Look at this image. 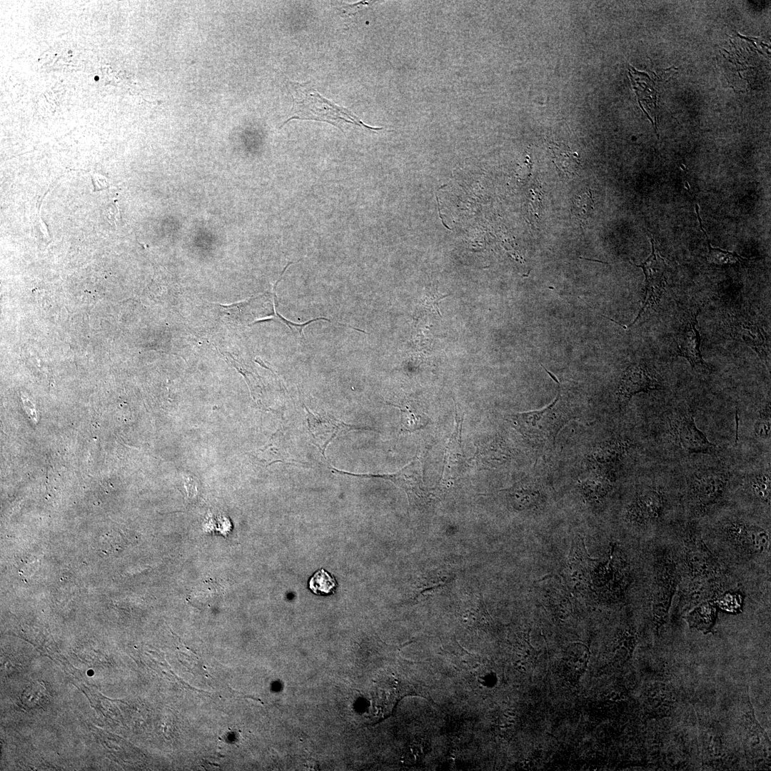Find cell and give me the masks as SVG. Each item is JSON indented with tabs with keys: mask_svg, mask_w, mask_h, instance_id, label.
Instances as JSON below:
<instances>
[{
	"mask_svg": "<svg viewBox=\"0 0 771 771\" xmlns=\"http://www.w3.org/2000/svg\"><path fill=\"white\" fill-rule=\"evenodd\" d=\"M683 543L680 570L685 584L681 597L695 606L722 593L725 573L698 535L689 532Z\"/></svg>",
	"mask_w": 771,
	"mask_h": 771,
	"instance_id": "6da1fadb",
	"label": "cell"
},
{
	"mask_svg": "<svg viewBox=\"0 0 771 771\" xmlns=\"http://www.w3.org/2000/svg\"><path fill=\"white\" fill-rule=\"evenodd\" d=\"M287 88L293 99L291 116L279 128L293 119L313 120L327 122L338 127L344 134L340 124L342 122L378 131L383 128H373L366 125L360 119L346 109L341 107L322 96L308 83L289 81Z\"/></svg>",
	"mask_w": 771,
	"mask_h": 771,
	"instance_id": "7a4b0ae2",
	"label": "cell"
},
{
	"mask_svg": "<svg viewBox=\"0 0 771 771\" xmlns=\"http://www.w3.org/2000/svg\"><path fill=\"white\" fill-rule=\"evenodd\" d=\"M571 418L560 388L554 400L543 409L508 415L509 420L523 435L542 443H554L559 430Z\"/></svg>",
	"mask_w": 771,
	"mask_h": 771,
	"instance_id": "3957f363",
	"label": "cell"
},
{
	"mask_svg": "<svg viewBox=\"0 0 771 771\" xmlns=\"http://www.w3.org/2000/svg\"><path fill=\"white\" fill-rule=\"evenodd\" d=\"M680 578L677 563L670 553L662 551L658 553L650 591L652 612L658 623L667 613Z\"/></svg>",
	"mask_w": 771,
	"mask_h": 771,
	"instance_id": "277c9868",
	"label": "cell"
},
{
	"mask_svg": "<svg viewBox=\"0 0 771 771\" xmlns=\"http://www.w3.org/2000/svg\"><path fill=\"white\" fill-rule=\"evenodd\" d=\"M720 536L733 550L745 556L770 554V533L757 524L730 520L720 526Z\"/></svg>",
	"mask_w": 771,
	"mask_h": 771,
	"instance_id": "5b68a950",
	"label": "cell"
},
{
	"mask_svg": "<svg viewBox=\"0 0 771 771\" xmlns=\"http://www.w3.org/2000/svg\"><path fill=\"white\" fill-rule=\"evenodd\" d=\"M651 242L650 256L640 265L635 264V266L642 268L645 276V298L642 308L630 326L638 321L647 319L654 312L665 288L667 264L657 249L652 238Z\"/></svg>",
	"mask_w": 771,
	"mask_h": 771,
	"instance_id": "8992f818",
	"label": "cell"
},
{
	"mask_svg": "<svg viewBox=\"0 0 771 771\" xmlns=\"http://www.w3.org/2000/svg\"><path fill=\"white\" fill-rule=\"evenodd\" d=\"M332 470L334 473L341 475L358 478H378L390 480L405 490L410 503L423 505L430 500L431 493L424 484L420 470V464L418 460H413L400 470L390 474H358L340 470L333 467Z\"/></svg>",
	"mask_w": 771,
	"mask_h": 771,
	"instance_id": "52a82bcc",
	"label": "cell"
},
{
	"mask_svg": "<svg viewBox=\"0 0 771 771\" xmlns=\"http://www.w3.org/2000/svg\"><path fill=\"white\" fill-rule=\"evenodd\" d=\"M660 387L659 378L647 365L633 363L627 368L620 380L617 392L619 404L625 407L634 395L647 393Z\"/></svg>",
	"mask_w": 771,
	"mask_h": 771,
	"instance_id": "ba28073f",
	"label": "cell"
},
{
	"mask_svg": "<svg viewBox=\"0 0 771 771\" xmlns=\"http://www.w3.org/2000/svg\"><path fill=\"white\" fill-rule=\"evenodd\" d=\"M665 497L658 490L648 488L640 492L629 507V520L640 525L659 520L665 508Z\"/></svg>",
	"mask_w": 771,
	"mask_h": 771,
	"instance_id": "9c48e42d",
	"label": "cell"
},
{
	"mask_svg": "<svg viewBox=\"0 0 771 771\" xmlns=\"http://www.w3.org/2000/svg\"><path fill=\"white\" fill-rule=\"evenodd\" d=\"M727 483L722 473H705L692 478L690 495L694 505L700 510L717 502L722 497Z\"/></svg>",
	"mask_w": 771,
	"mask_h": 771,
	"instance_id": "30bf717a",
	"label": "cell"
},
{
	"mask_svg": "<svg viewBox=\"0 0 771 771\" xmlns=\"http://www.w3.org/2000/svg\"><path fill=\"white\" fill-rule=\"evenodd\" d=\"M306 408L307 424L313 443L318 448L323 456L328 445L338 433L354 429V426L346 424L333 416L312 413Z\"/></svg>",
	"mask_w": 771,
	"mask_h": 771,
	"instance_id": "8fae6325",
	"label": "cell"
},
{
	"mask_svg": "<svg viewBox=\"0 0 771 771\" xmlns=\"http://www.w3.org/2000/svg\"><path fill=\"white\" fill-rule=\"evenodd\" d=\"M730 328L735 339L745 343L766 364H770V338L761 327L746 319L734 317L730 320Z\"/></svg>",
	"mask_w": 771,
	"mask_h": 771,
	"instance_id": "7c38bea8",
	"label": "cell"
},
{
	"mask_svg": "<svg viewBox=\"0 0 771 771\" xmlns=\"http://www.w3.org/2000/svg\"><path fill=\"white\" fill-rule=\"evenodd\" d=\"M674 428L680 445L685 450L708 454L717 451V445L710 442L705 434L697 427L692 415L685 414L676 419Z\"/></svg>",
	"mask_w": 771,
	"mask_h": 771,
	"instance_id": "4fadbf2b",
	"label": "cell"
},
{
	"mask_svg": "<svg viewBox=\"0 0 771 771\" xmlns=\"http://www.w3.org/2000/svg\"><path fill=\"white\" fill-rule=\"evenodd\" d=\"M697 313L693 315L680 328L677 336V353L686 358L692 368H707L700 350V336L696 328Z\"/></svg>",
	"mask_w": 771,
	"mask_h": 771,
	"instance_id": "5bb4252c",
	"label": "cell"
},
{
	"mask_svg": "<svg viewBox=\"0 0 771 771\" xmlns=\"http://www.w3.org/2000/svg\"><path fill=\"white\" fill-rule=\"evenodd\" d=\"M460 601V617L461 621L469 627L484 625L488 620V613L480 594H471L465 596Z\"/></svg>",
	"mask_w": 771,
	"mask_h": 771,
	"instance_id": "9a60e30c",
	"label": "cell"
},
{
	"mask_svg": "<svg viewBox=\"0 0 771 771\" xmlns=\"http://www.w3.org/2000/svg\"><path fill=\"white\" fill-rule=\"evenodd\" d=\"M549 149L557 168L567 177L573 178L578 173L580 160L577 153L562 143H550Z\"/></svg>",
	"mask_w": 771,
	"mask_h": 771,
	"instance_id": "2e32d148",
	"label": "cell"
},
{
	"mask_svg": "<svg viewBox=\"0 0 771 771\" xmlns=\"http://www.w3.org/2000/svg\"><path fill=\"white\" fill-rule=\"evenodd\" d=\"M717 608L714 601H702L692 608L687 615L688 624L700 630H710L716 618Z\"/></svg>",
	"mask_w": 771,
	"mask_h": 771,
	"instance_id": "e0dca14e",
	"label": "cell"
},
{
	"mask_svg": "<svg viewBox=\"0 0 771 771\" xmlns=\"http://www.w3.org/2000/svg\"><path fill=\"white\" fill-rule=\"evenodd\" d=\"M507 492L514 506L519 509L532 507L539 495L537 490L522 482L508 489Z\"/></svg>",
	"mask_w": 771,
	"mask_h": 771,
	"instance_id": "ac0fdd59",
	"label": "cell"
},
{
	"mask_svg": "<svg viewBox=\"0 0 771 771\" xmlns=\"http://www.w3.org/2000/svg\"><path fill=\"white\" fill-rule=\"evenodd\" d=\"M401 412V425L405 431L412 432L424 427L428 422L427 416L406 403L392 404Z\"/></svg>",
	"mask_w": 771,
	"mask_h": 771,
	"instance_id": "d6986e66",
	"label": "cell"
},
{
	"mask_svg": "<svg viewBox=\"0 0 771 771\" xmlns=\"http://www.w3.org/2000/svg\"><path fill=\"white\" fill-rule=\"evenodd\" d=\"M695 208L700 225V228L703 231L708 242L709 252L707 256V259L708 262L716 265L725 266L732 265L739 262L746 261L745 258H742L735 252L726 251L720 248H712L711 246L707 235L702 225L701 218L699 213V207L697 204L695 205Z\"/></svg>",
	"mask_w": 771,
	"mask_h": 771,
	"instance_id": "ffe728a7",
	"label": "cell"
},
{
	"mask_svg": "<svg viewBox=\"0 0 771 771\" xmlns=\"http://www.w3.org/2000/svg\"><path fill=\"white\" fill-rule=\"evenodd\" d=\"M568 566L570 569L585 570L590 566L591 563L596 561L589 558L585 546L583 537L578 535L572 541V547L568 558Z\"/></svg>",
	"mask_w": 771,
	"mask_h": 771,
	"instance_id": "44dd1931",
	"label": "cell"
},
{
	"mask_svg": "<svg viewBox=\"0 0 771 771\" xmlns=\"http://www.w3.org/2000/svg\"><path fill=\"white\" fill-rule=\"evenodd\" d=\"M309 588L317 595L333 594L337 587L335 578L323 569H321L311 578Z\"/></svg>",
	"mask_w": 771,
	"mask_h": 771,
	"instance_id": "7402d4cb",
	"label": "cell"
},
{
	"mask_svg": "<svg viewBox=\"0 0 771 771\" xmlns=\"http://www.w3.org/2000/svg\"><path fill=\"white\" fill-rule=\"evenodd\" d=\"M594 209V200L590 190L576 195L572 203L571 212L581 222L588 219Z\"/></svg>",
	"mask_w": 771,
	"mask_h": 771,
	"instance_id": "603a6c76",
	"label": "cell"
},
{
	"mask_svg": "<svg viewBox=\"0 0 771 771\" xmlns=\"http://www.w3.org/2000/svg\"><path fill=\"white\" fill-rule=\"evenodd\" d=\"M750 488L753 495L762 503L770 505L771 483L770 472L757 474L750 481Z\"/></svg>",
	"mask_w": 771,
	"mask_h": 771,
	"instance_id": "cb8c5ba5",
	"label": "cell"
},
{
	"mask_svg": "<svg viewBox=\"0 0 771 771\" xmlns=\"http://www.w3.org/2000/svg\"><path fill=\"white\" fill-rule=\"evenodd\" d=\"M626 448V443L621 440L605 443L598 450L599 459L608 463L614 462L622 456Z\"/></svg>",
	"mask_w": 771,
	"mask_h": 771,
	"instance_id": "d4e9b609",
	"label": "cell"
},
{
	"mask_svg": "<svg viewBox=\"0 0 771 771\" xmlns=\"http://www.w3.org/2000/svg\"><path fill=\"white\" fill-rule=\"evenodd\" d=\"M754 431L755 435L762 439H770V402L760 412L757 417L755 425Z\"/></svg>",
	"mask_w": 771,
	"mask_h": 771,
	"instance_id": "484cf974",
	"label": "cell"
},
{
	"mask_svg": "<svg viewBox=\"0 0 771 771\" xmlns=\"http://www.w3.org/2000/svg\"><path fill=\"white\" fill-rule=\"evenodd\" d=\"M716 605L727 611L737 610L742 603L740 595L725 593L716 598Z\"/></svg>",
	"mask_w": 771,
	"mask_h": 771,
	"instance_id": "4316f807",
	"label": "cell"
}]
</instances>
